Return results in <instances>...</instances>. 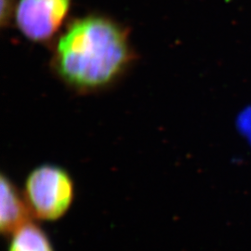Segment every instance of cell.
<instances>
[{
	"mask_svg": "<svg viewBox=\"0 0 251 251\" xmlns=\"http://www.w3.org/2000/svg\"><path fill=\"white\" fill-rule=\"evenodd\" d=\"M133 60L125 28L107 17L90 15L75 20L60 36L51 68L68 90L88 95L116 85Z\"/></svg>",
	"mask_w": 251,
	"mask_h": 251,
	"instance_id": "6da1fadb",
	"label": "cell"
},
{
	"mask_svg": "<svg viewBox=\"0 0 251 251\" xmlns=\"http://www.w3.org/2000/svg\"><path fill=\"white\" fill-rule=\"evenodd\" d=\"M29 212L38 223H56L67 215L75 200V183L64 167L43 163L27 173L22 187Z\"/></svg>",
	"mask_w": 251,
	"mask_h": 251,
	"instance_id": "7a4b0ae2",
	"label": "cell"
},
{
	"mask_svg": "<svg viewBox=\"0 0 251 251\" xmlns=\"http://www.w3.org/2000/svg\"><path fill=\"white\" fill-rule=\"evenodd\" d=\"M72 0H18L14 11L20 32L33 42L51 39L62 26Z\"/></svg>",
	"mask_w": 251,
	"mask_h": 251,
	"instance_id": "3957f363",
	"label": "cell"
},
{
	"mask_svg": "<svg viewBox=\"0 0 251 251\" xmlns=\"http://www.w3.org/2000/svg\"><path fill=\"white\" fill-rule=\"evenodd\" d=\"M32 219L22 189L8 175L0 177V231L4 237L18 230Z\"/></svg>",
	"mask_w": 251,
	"mask_h": 251,
	"instance_id": "277c9868",
	"label": "cell"
},
{
	"mask_svg": "<svg viewBox=\"0 0 251 251\" xmlns=\"http://www.w3.org/2000/svg\"><path fill=\"white\" fill-rule=\"evenodd\" d=\"M7 239V251H55L50 235L35 220L20 227Z\"/></svg>",
	"mask_w": 251,
	"mask_h": 251,
	"instance_id": "5b68a950",
	"label": "cell"
},
{
	"mask_svg": "<svg viewBox=\"0 0 251 251\" xmlns=\"http://www.w3.org/2000/svg\"><path fill=\"white\" fill-rule=\"evenodd\" d=\"M15 9L13 8V0H1V25H9L13 16Z\"/></svg>",
	"mask_w": 251,
	"mask_h": 251,
	"instance_id": "8992f818",
	"label": "cell"
}]
</instances>
